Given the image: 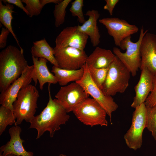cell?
<instances>
[{
	"instance_id": "cell-36",
	"label": "cell",
	"mask_w": 156,
	"mask_h": 156,
	"mask_svg": "<svg viewBox=\"0 0 156 156\" xmlns=\"http://www.w3.org/2000/svg\"><path fill=\"white\" fill-rule=\"evenodd\" d=\"M0 156H3L2 154V153L0 152Z\"/></svg>"
},
{
	"instance_id": "cell-12",
	"label": "cell",
	"mask_w": 156,
	"mask_h": 156,
	"mask_svg": "<svg viewBox=\"0 0 156 156\" xmlns=\"http://www.w3.org/2000/svg\"><path fill=\"white\" fill-rule=\"evenodd\" d=\"M33 65L28 66L21 76L0 94V104L13 111V105L17 94L23 88L30 84L34 73Z\"/></svg>"
},
{
	"instance_id": "cell-16",
	"label": "cell",
	"mask_w": 156,
	"mask_h": 156,
	"mask_svg": "<svg viewBox=\"0 0 156 156\" xmlns=\"http://www.w3.org/2000/svg\"><path fill=\"white\" fill-rule=\"evenodd\" d=\"M141 70L140 79L134 88L135 95L131 105V107L135 109L144 103L153 87L154 75L146 68Z\"/></svg>"
},
{
	"instance_id": "cell-6",
	"label": "cell",
	"mask_w": 156,
	"mask_h": 156,
	"mask_svg": "<svg viewBox=\"0 0 156 156\" xmlns=\"http://www.w3.org/2000/svg\"><path fill=\"white\" fill-rule=\"evenodd\" d=\"M78 120L83 124L91 127L96 125L107 126V113L94 99H85L73 111Z\"/></svg>"
},
{
	"instance_id": "cell-18",
	"label": "cell",
	"mask_w": 156,
	"mask_h": 156,
	"mask_svg": "<svg viewBox=\"0 0 156 156\" xmlns=\"http://www.w3.org/2000/svg\"><path fill=\"white\" fill-rule=\"evenodd\" d=\"M85 15L88 16V19L81 25L77 26L78 29L87 35L92 46L96 47L100 42L101 35L97 25L100 14L97 10H92L88 11Z\"/></svg>"
},
{
	"instance_id": "cell-24",
	"label": "cell",
	"mask_w": 156,
	"mask_h": 156,
	"mask_svg": "<svg viewBox=\"0 0 156 156\" xmlns=\"http://www.w3.org/2000/svg\"><path fill=\"white\" fill-rule=\"evenodd\" d=\"M71 0H62L55 5L53 13L55 19V25L57 27L63 24L65 20L66 9Z\"/></svg>"
},
{
	"instance_id": "cell-1",
	"label": "cell",
	"mask_w": 156,
	"mask_h": 156,
	"mask_svg": "<svg viewBox=\"0 0 156 156\" xmlns=\"http://www.w3.org/2000/svg\"><path fill=\"white\" fill-rule=\"evenodd\" d=\"M50 84L49 83L48 86L49 100L46 106L29 122V128L37 130L36 139H39L47 131L49 132L50 137H53L55 132L60 129V126L65 124L70 118L69 115L57 99H52Z\"/></svg>"
},
{
	"instance_id": "cell-20",
	"label": "cell",
	"mask_w": 156,
	"mask_h": 156,
	"mask_svg": "<svg viewBox=\"0 0 156 156\" xmlns=\"http://www.w3.org/2000/svg\"><path fill=\"white\" fill-rule=\"evenodd\" d=\"M31 53L32 56L45 58L53 66L58 67L54 57L53 48L50 46L45 38L33 42Z\"/></svg>"
},
{
	"instance_id": "cell-14",
	"label": "cell",
	"mask_w": 156,
	"mask_h": 156,
	"mask_svg": "<svg viewBox=\"0 0 156 156\" xmlns=\"http://www.w3.org/2000/svg\"><path fill=\"white\" fill-rule=\"evenodd\" d=\"M141 70L146 68L156 75V35L148 31L143 37L140 47Z\"/></svg>"
},
{
	"instance_id": "cell-32",
	"label": "cell",
	"mask_w": 156,
	"mask_h": 156,
	"mask_svg": "<svg viewBox=\"0 0 156 156\" xmlns=\"http://www.w3.org/2000/svg\"><path fill=\"white\" fill-rule=\"evenodd\" d=\"M5 3H8L13 4L22 9L28 16L29 14L26 9L25 7L21 0H2Z\"/></svg>"
},
{
	"instance_id": "cell-21",
	"label": "cell",
	"mask_w": 156,
	"mask_h": 156,
	"mask_svg": "<svg viewBox=\"0 0 156 156\" xmlns=\"http://www.w3.org/2000/svg\"><path fill=\"white\" fill-rule=\"evenodd\" d=\"M51 71L54 74L59 85L64 86L70 82L80 80L83 76L84 70L83 67L77 70H68L53 66Z\"/></svg>"
},
{
	"instance_id": "cell-26",
	"label": "cell",
	"mask_w": 156,
	"mask_h": 156,
	"mask_svg": "<svg viewBox=\"0 0 156 156\" xmlns=\"http://www.w3.org/2000/svg\"><path fill=\"white\" fill-rule=\"evenodd\" d=\"M146 128L151 132L152 136L156 140V105L147 107Z\"/></svg>"
},
{
	"instance_id": "cell-31",
	"label": "cell",
	"mask_w": 156,
	"mask_h": 156,
	"mask_svg": "<svg viewBox=\"0 0 156 156\" xmlns=\"http://www.w3.org/2000/svg\"><path fill=\"white\" fill-rule=\"evenodd\" d=\"M106 4L103 7L105 10H107L110 15L113 13L114 8L116 4L119 1V0H105Z\"/></svg>"
},
{
	"instance_id": "cell-13",
	"label": "cell",
	"mask_w": 156,
	"mask_h": 156,
	"mask_svg": "<svg viewBox=\"0 0 156 156\" xmlns=\"http://www.w3.org/2000/svg\"><path fill=\"white\" fill-rule=\"evenodd\" d=\"M88 37L87 35L78 30L77 26L67 27L57 36L55 47L57 48L70 47L84 50Z\"/></svg>"
},
{
	"instance_id": "cell-23",
	"label": "cell",
	"mask_w": 156,
	"mask_h": 156,
	"mask_svg": "<svg viewBox=\"0 0 156 156\" xmlns=\"http://www.w3.org/2000/svg\"><path fill=\"white\" fill-rule=\"evenodd\" d=\"M16 118L13 111L7 107H0V135L5 130L8 125H16Z\"/></svg>"
},
{
	"instance_id": "cell-35",
	"label": "cell",
	"mask_w": 156,
	"mask_h": 156,
	"mask_svg": "<svg viewBox=\"0 0 156 156\" xmlns=\"http://www.w3.org/2000/svg\"><path fill=\"white\" fill-rule=\"evenodd\" d=\"M6 156H16L14 155H13L10 154H9Z\"/></svg>"
},
{
	"instance_id": "cell-34",
	"label": "cell",
	"mask_w": 156,
	"mask_h": 156,
	"mask_svg": "<svg viewBox=\"0 0 156 156\" xmlns=\"http://www.w3.org/2000/svg\"><path fill=\"white\" fill-rule=\"evenodd\" d=\"M59 156H68L64 154H61Z\"/></svg>"
},
{
	"instance_id": "cell-27",
	"label": "cell",
	"mask_w": 156,
	"mask_h": 156,
	"mask_svg": "<svg viewBox=\"0 0 156 156\" xmlns=\"http://www.w3.org/2000/svg\"><path fill=\"white\" fill-rule=\"evenodd\" d=\"M25 4V8L29 14V16L31 18L34 16L38 15L41 13L43 7L40 0H22Z\"/></svg>"
},
{
	"instance_id": "cell-2",
	"label": "cell",
	"mask_w": 156,
	"mask_h": 156,
	"mask_svg": "<svg viewBox=\"0 0 156 156\" xmlns=\"http://www.w3.org/2000/svg\"><path fill=\"white\" fill-rule=\"evenodd\" d=\"M29 66L23 49L9 45L0 53V91L5 90Z\"/></svg>"
},
{
	"instance_id": "cell-33",
	"label": "cell",
	"mask_w": 156,
	"mask_h": 156,
	"mask_svg": "<svg viewBox=\"0 0 156 156\" xmlns=\"http://www.w3.org/2000/svg\"><path fill=\"white\" fill-rule=\"evenodd\" d=\"M62 1V0H40V2L43 7L47 4L53 3L56 4L60 3Z\"/></svg>"
},
{
	"instance_id": "cell-15",
	"label": "cell",
	"mask_w": 156,
	"mask_h": 156,
	"mask_svg": "<svg viewBox=\"0 0 156 156\" xmlns=\"http://www.w3.org/2000/svg\"><path fill=\"white\" fill-rule=\"evenodd\" d=\"M22 131L21 127L17 125L10 128V140L0 148V152L3 156L10 154L16 156H34L33 152L27 151L23 146L24 140L20 137Z\"/></svg>"
},
{
	"instance_id": "cell-28",
	"label": "cell",
	"mask_w": 156,
	"mask_h": 156,
	"mask_svg": "<svg viewBox=\"0 0 156 156\" xmlns=\"http://www.w3.org/2000/svg\"><path fill=\"white\" fill-rule=\"evenodd\" d=\"M83 6V0H75L72 2L69 9L72 15L73 16H77L78 21L82 24L86 21L82 10Z\"/></svg>"
},
{
	"instance_id": "cell-4",
	"label": "cell",
	"mask_w": 156,
	"mask_h": 156,
	"mask_svg": "<svg viewBox=\"0 0 156 156\" xmlns=\"http://www.w3.org/2000/svg\"><path fill=\"white\" fill-rule=\"evenodd\" d=\"M116 56V55H115ZM131 73L116 56L108 67L102 91L105 95L112 96L124 92L129 85Z\"/></svg>"
},
{
	"instance_id": "cell-11",
	"label": "cell",
	"mask_w": 156,
	"mask_h": 156,
	"mask_svg": "<svg viewBox=\"0 0 156 156\" xmlns=\"http://www.w3.org/2000/svg\"><path fill=\"white\" fill-rule=\"evenodd\" d=\"M99 22L106 28L109 34L113 37L114 44L119 47L123 40L137 33L139 30L136 26L116 17L104 18L99 19Z\"/></svg>"
},
{
	"instance_id": "cell-3",
	"label": "cell",
	"mask_w": 156,
	"mask_h": 156,
	"mask_svg": "<svg viewBox=\"0 0 156 156\" xmlns=\"http://www.w3.org/2000/svg\"><path fill=\"white\" fill-rule=\"evenodd\" d=\"M39 96V92L36 87L31 84L19 91L13 105L16 125L21 124L24 120L29 122L35 116Z\"/></svg>"
},
{
	"instance_id": "cell-5",
	"label": "cell",
	"mask_w": 156,
	"mask_h": 156,
	"mask_svg": "<svg viewBox=\"0 0 156 156\" xmlns=\"http://www.w3.org/2000/svg\"><path fill=\"white\" fill-rule=\"evenodd\" d=\"M148 31V30L144 31L143 27H142L139 39L135 42L131 40V36L123 40L119 47L122 50H126L125 53L122 52L117 47L113 48V53L127 67L133 77L136 75L140 67V44L143 37Z\"/></svg>"
},
{
	"instance_id": "cell-8",
	"label": "cell",
	"mask_w": 156,
	"mask_h": 156,
	"mask_svg": "<svg viewBox=\"0 0 156 156\" xmlns=\"http://www.w3.org/2000/svg\"><path fill=\"white\" fill-rule=\"evenodd\" d=\"M82 67L84 70L83 76L75 82L80 85L86 93L91 96L105 110L111 122L112 113L118 109V105L112 96L104 94L93 81L87 64L85 63Z\"/></svg>"
},
{
	"instance_id": "cell-9",
	"label": "cell",
	"mask_w": 156,
	"mask_h": 156,
	"mask_svg": "<svg viewBox=\"0 0 156 156\" xmlns=\"http://www.w3.org/2000/svg\"><path fill=\"white\" fill-rule=\"evenodd\" d=\"M54 54L59 68L68 70L81 68L88 57L84 50L70 47L53 48Z\"/></svg>"
},
{
	"instance_id": "cell-25",
	"label": "cell",
	"mask_w": 156,
	"mask_h": 156,
	"mask_svg": "<svg viewBox=\"0 0 156 156\" xmlns=\"http://www.w3.org/2000/svg\"><path fill=\"white\" fill-rule=\"evenodd\" d=\"M88 66L93 81L102 90L103 85L107 75L108 68H95L91 66Z\"/></svg>"
},
{
	"instance_id": "cell-22",
	"label": "cell",
	"mask_w": 156,
	"mask_h": 156,
	"mask_svg": "<svg viewBox=\"0 0 156 156\" xmlns=\"http://www.w3.org/2000/svg\"><path fill=\"white\" fill-rule=\"evenodd\" d=\"M2 1L0 0V21L5 27L8 29L16 40L20 49H22L20 46L18 41L14 33L12 26V21L13 19V13H15L14 10V6L11 4L5 3L4 5Z\"/></svg>"
},
{
	"instance_id": "cell-30",
	"label": "cell",
	"mask_w": 156,
	"mask_h": 156,
	"mask_svg": "<svg viewBox=\"0 0 156 156\" xmlns=\"http://www.w3.org/2000/svg\"><path fill=\"white\" fill-rule=\"evenodd\" d=\"M10 33L9 30L6 28L2 27L0 35V49L5 47L7 45V37Z\"/></svg>"
},
{
	"instance_id": "cell-17",
	"label": "cell",
	"mask_w": 156,
	"mask_h": 156,
	"mask_svg": "<svg viewBox=\"0 0 156 156\" xmlns=\"http://www.w3.org/2000/svg\"><path fill=\"white\" fill-rule=\"evenodd\" d=\"M32 58L34 69L32 80L35 86L38 81L39 88L42 90L44 85L46 83L53 84L57 83L54 75L49 70L47 64L48 61L47 60L43 58L38 59L32 56Z\"/></svg>"
},
{
	"instance_id": "cell-7",
	"label": "cell",
	"mask_w": 156,
	"mask_h": 156,
	"mask_svg": "<svg viewBox=\"0 0 156 156\" xmlns=\"http://www.w3.org/2000/svg\"><path fill=\"white\" fill-rule=\"evenodd\" d=\"M146 109L144 103L135 108L131 126L124 135L127 146L135 151L141 148L142 145L143 133L146 125Z\"/></svg>"
},
{
	"instance_id": "cell-19",
	"label": "cell",
	"mask_w": 156,
	"mask_h": 156,
	"mask_svg": "<svg viewBox=\"0 0 156 156\" xmlns=\"http://www.w3.org/2000/svg\"><path fill=\"white\" fill-rule=\"evenodd\" d=\"M115 56L111 50L97 47L88 56L86 63L96 68H108Z\"/></svg>"
},
{
	"instance_id": "cell-29",
	"label": "cell",
	"mask_w": 156,
	"mask_h": 156,
	"mask_svg": "<svg viewBox=\"0 0 156 156\" xmlns=\"http://www.w3.org/2000/svg\"><path fill=\"white\" fill-rule=\"evenodd\" d=\"M144 103L147 107H151L156 105V75L154 76L153 87Z\"/></svg>"
},
{
	"instance_id": "cell-10",
	"label": "cell",
	"mask_w": 156,
	"mask_h": 156,
	"mask_svg": "<svg viewBox=\"0 0 156 156\" xmlns=\"http://www.w3.org/2000/svg\"><path fill=\"white\" fill-rule=\"evenodd\" d=\"M89 96L83 87L75 82L61 87L55 97L68 113L73 112Z\"/></svg>"
}]
</instances>
